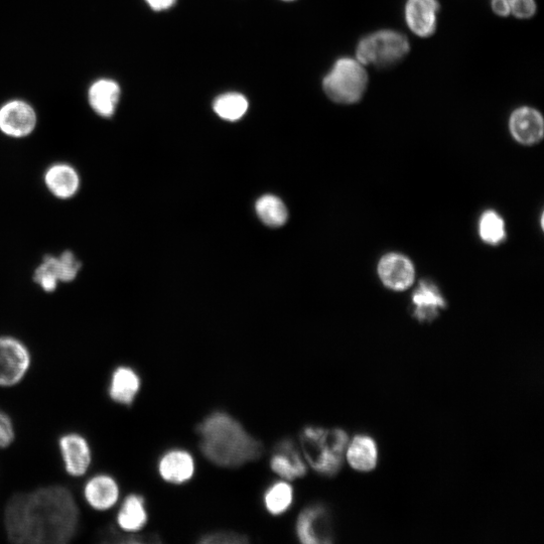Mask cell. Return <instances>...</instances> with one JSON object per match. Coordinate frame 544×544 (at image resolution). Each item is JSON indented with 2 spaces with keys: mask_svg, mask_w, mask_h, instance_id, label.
Wrapping results in <instances>:
<instances>
[{
  "mask_svg": "<svg viewBox=\"0 0 544 544\" xmlns=\"http://www.w3.org/2000/svg\"><path fill=\"white\" fill-rule=\"evenodd\" d=\"M9 539L23 544H64L78 529L79 509L73 494L55 485L15 494L5 516Z\"/></svg>",
  "mask_w": 544,
  "mask_h": 544,
  "instance_id": "6da1fadb",
  "label": "cell"
},
{
  "mask_svg": "<svg viewBox=\"0 0 544 544\" xmlns=\"http://www.w3.org/2000/svg\"><path fill=\"white\" fill-rule=\"evenodd\" d=\"M200 447L204 456L213 464L236 468L258 460L263 454V445L232 417L215 413L206 418L197 429Z\"/></svg>",
  "mask_w": 544,
  "mask_h": 544,
  "instance_id": "7a4b0ae2",
  "label": "cell"
},
{
  "mask_svg": "<svg viewBox=\"0 0 544 544\" xmlns=\"http://www.w3.org/2000/svg\"><path fill=\"white\" fill-rule=\"evenodd\" d=\"M300 441L303 452L312 468L326 476L336 475L343 464L348 436L342 430L305 428Z\"/></svg>",
  "mask_w": 544,
  "mask_h": 544,
  "instance_id": "3957f363",
  "label": "cell"
},
{
  "mask_svg": "<svg viewBox=\"0 0 544 544\" xmlns=\"http://www.w3.org/2000/svg\"><path fill=\"white\" fill-rule=\"evenodd\" d=\"M368 87L365 66L357 59L342 58L323 81L327 96L334 102L353 104L360 101Z\"/></svg>",
  "mask_w": 544,
  "mask_h": 544,
  "instance_id": "277c9868",
  "label": "cell"
},
{
  "mask_svg": "<svg viewBox=\"0 0 544 544\" xmlns=\"http://www.w3.org/2000/svg\"><path fill=\"white\" fill-rule=\"evenodd\" d=\"M410 50V42L404 35L392 30H381L359 41L356 59L364 66L387 67L404 59Z\"/></svg>",
  "mask_w": 544,
  "mask_h": 544,
  "instance_id": "5b68a950",
  "label": "cell"
},
{
  "mask_svg": "<svg viewBox=\"0 0 544 544\" xmlns=\"http://www.w3.org/2000/svg\"><path fill=\"white\" fill-rule=\"evenodd\" d=\"M31 361L24 343L13 337H0V386L19 384L28 373Z\"/></svg>",
  "mask_w": 544,
  "mask_h": 544,
  "instance_id": "8992f818",
  "label": "cell"
},
{
  "mask_svg": "<svg viewBox=\"0 0 544 544\" xmlns=\"http://www.w3.org/2000/svg\"><path fill=\"white\" fill-rule=\"evenodd\" d=\"M80 268L81 262L71 251L64 252L60 257L47 255L36 270L35 282L44 291L52 293L56 290L58 282L74 281Z\"/></svg>",
  "mask_w": 544,
  "mask_h": 544,
  "instance_id": "52a82bcc",
  "label": "cell"
},
{
  "mask_svg": "<svg viewBox=\"0 0 544 544\" xmlns=\"http://www.w3.org/2000/svg\"><path fill=\"white\" fill-rule=\"evenodd\" d=\"M297 533L306 544L332 543L334 533L328 510L316 505L302 511L297 522Z\"/></svg>",
  "mask_w": 544,
  "mask_h": 544,
  "instance_id": "ba28073f",
  "label": "cell"
},
{
  "mask_svg": "<svg viewBox=\"0 0 544 544\" xmlns=\"http://www.w3.org/2000/svg\"><path fill=\"white\" fill-rule=\"evenodd\" d=\"M439 11L438 0H407L404 9L406 25L418 37L429 38L437 30Z\"/></svg>",
  "mask_w": 544,
  "mask_h": 544,
  "instance_id": "9c48e42d",
  "label": "cell"
},
{
  "mask_svg": "<svg viewBox=\"0 0 544 544\" xmlns=\"http://www.w3.org/2000/svg\"><path fill=\"white\" fill-rule=\"evenodd\" d=\"M509 128L514 140L518 143L525 146L535 145L543 138V117L532 107H519L510 116Z\"/></svg>",
  "mask_w": 544,
  "mask_h": 544,
  "instance_id": "30bf717a",
  "label": "cell"
},
{
  "mask_svg": "<svg viewBox=\"0 0 544 544\" xmlns=\"http://www.w3.org/2000/svg\"><path fill=\"white\" fill-rule=\"evenodd\" d=\"M37 124L35 110L26 102L12 101L0 109V129L13 138L31 134Z\"/></svg>",
  "mask_w": 544,
  "mask_h": 544,
  "instance_id": "8fae6325",
  "label": "cell"
},
{
  "mask_svg": "<svg viewBox=\"0 0 544 544\" xmlns=\"http://www.w3.org/2000/svg\"><path fill=\"white\" fill-rule=\"evenodd\" d=\"M382 283L394 291L410 288L415 280V268L410 260L399 254L384 256L378 265Z\"/></svg>",
  "mask_w": 544,
  "mask_h": 544,
  "instance_id": "7c38bea8",
  "label": "cell"
},
{
  "mask_svg": "<svg viewBox=\"0 0 544 544\" xmlns=\"http://www.w3.org/2000/svg\"><path fill=\"white\" fill-rule=\"evenodd\" d=\"M59 445L66 472L73 477L85 475L92 462L87 440L79 434L72 433L63 436Z\"/></svg>",
  "mask_w": 544,
  "mask_h": 544,
  "instance_id": "4fadbf2b",
  "label": "cell"
},
{
  "mask_svg": "<svg viewBox=\"0 0 544 544\" xmlns=\"http://www.w3.org/2000/svg\"><path fill=\"white\" fill-rule=\"evenodd\" d=\"M270 467L286 480H295L307 474V467L290 440L279 443L274 457L271 458Z\"/></svg>",
  "mask_w": 544,
  "mask_h": 544,
  "instance_id": "5bb4252c",
  "label": "cell"
},
{
  "mask_svg": "<svg viewBox=\"0 0 544 544\" xmlns=\"http://www.w3.org/2000/svg\"><path fill=\"white\" fill-rule=\"evenodd\" d=\"M84 497L93 509L106 511L116 504L119 497V487L112 477L97 475L86 483Z\"/></svg>",
  "mask_w": 544,
  "mask_h": 544,
  "instance_id": "9a60e30c",
  "label": "cell"
},
{
  "mask_svg": "<svg viewBox=\"0 0 544 544\" xmlns=\"http://www.w3.org/2000/svg\"><path fill=\"white\" fill-rule=\"evenodd\" d=\"M140 389V376L133 369L120 366L112 374L108 391L113 401L123 405H130Z\"/></svg>",
  "mask_w": 544,
  "mask_h": 544,
  "instance_id": "2e32d148",
  "label": "cell"
},
{
  "mask_svg": "<svg viewBox=\"0 0 544 544\" xmlns=\"http://www.w3.org/2000/svg\"><path fill=\"white\" fill-rule=\"evenodd\" d=\"M45 182L51 193L60 199L72 198L80 186L76 170L65 164L52 166L46 173Z\"/></svg>",
  "mask_w": 544,
  "mask_h": 544,
  "instance_id": "e0dca14e",
  "label": "cell"
},
{
  "mask_svg": "<svg viewBox=\"0 0 544 544\" xmlns=\"http://www.w3.org/2000/svg\"><path fill=\"white\" fill-rule=\"evenodd\" d=\"M119 96L120 88L112 80H99L89 90V102L92 109L103 117H111L114 114Z\"/></svg>",
  "mask_w": 544,
  "mask_h": 544,
  "instance_id": "ac0fdd59",
  "label": "cell"
},
{
  "mask_svg": "<svg viewBox=\"0 0 544 544\" xmlns=\"http://www.w3.org/2000/svg\"><path fill=\"white\" fill-rule=\"evenodd\" d=\"M160 474L164 480L174 484H182L190 480L194 474L192 456L184 451L168 453L160 463Z\"/></svg>",
  "mask_w": 544,
  "mask_h": 544,
  "instance_id": "d6986e66",
  "label": "cell"
},
{
  "mask_svg": "<svg viewBox=\"0 0 544 544\" xmlns=\"http://www.w3.org/2000/svg\"><path fill=\"white\" fill-rule=\"evenodd\" d=\"M148 522L145 500L141 495L131 494L123 502L117 515L119 527L128 533L140 531Z\"/></svg>",
  "mask_w": 544,
  "mask_h": 544,
  "instance_id": "ffe728a7",
  "label": "cell"
},
{
  "mask_svg": "<svg viewBox=\"0 0 544 544\" xmlns=\"http://www.w3.org/2000/svg\"><path fill=\"white\" fill-rule=\"evenodd\" d=\"M414 305L416 318L427 322L439 316V310L445 307V301L436 286L424 282L414 295Z\"/></svg>",
  "mask_w": 544,
  "mask_h": 544,
  "instance_id": "44dd1931",
  "label": "cell"
},
{
  "mask_svg": "<svg viewBox=\"0 0 544 544\" xmlns=\"http://www.w3.org/2000/svg\"><path fill=\"white\" fill-rule=\"evenodd\" d=\"M347 459L355 470L362 472L373 470L377 463L376 444L369 437H355L347 452Z\"/></svg>",
  "mask_w": 544,
  "mask_h": 544,
  "instance_id": "7402d4cb",
  "label": "cell"
},
{
  "mask_svg": "<svg viewBox=\"0 0 544 544\" xmlns=\"http://www.w3.org/2000/svg\"><path fill=\"white\" fill-rule=\"evenodd\" d=\"M256 213L260 220L271 228H279L285 225L289 218V212L284 202L272 195H265L256 202Z\"/></svg>",
  "mask_w": 544,
  "mask_h": 544,
  "instance_id": "603a6c76",
  "label": "cell"
},
{
  "mask_svg": "<svg viewBox=\"0 0 544 544\" xmlns=\"http://www.w3.org/2000/svg\"><path fill=\"white\" fill-rule=\"evenodd\" d=\"M248 109L247 99L238 93L221 95L214 102V111L227 121H237Z\"/></svg>",
  "mask_w": 544,
  "mask_h": 544,
  "instance_id": "cb8c5ba5",
  "label": "cell"
},
{
  "mask_svg": "<svg viewBox=\"0 0 544 544\" xmlns=\"http://www.w3.org/2000/svg\"><path fill=\"white\" fill-rule=\"evenodd\" d=\"M293 499L292 486L286 482H280L271 486L265 494V505L271 514L280 515L291 507Z\"/></svg>",
  "mask_w": 544,
  "mask_h": 544,
  "instance_id": "d4e9b609",
  "label": "cell"
},
{
  "mask_svg": "<svg viewBox=\"0 0 544 544\" xmlns=\"http://www.w3.org/2000/svg\"><path fill=\"white\" fill-rule=\"evenodd\" d=\"M481 238L489 244H498L505 237L504 222L495 212H487L480 222Z\"/></svg>",
  "mask_w": 544,
  "mask_h": 544,
  "instance_id": "484cf974",
  "label": "cell"
},
{
  "mask_svg": "<svg viewBox=\"0 0 544 544\" xmlns=\"http://www.w3.org/2000/svg\"><path fill=\"white\" fill-rule=\"evenodd\" d=\"M102 542L110 543H160L162 539L158 534H134V533H120L114 528H107L101 533Z\"/></svg>",
  "mask_w": 544,
  "mask_h": 544,
  "instance_id": "4316f807",
  "label": "cell"
},
{
  "mask_svg": "<svg viewBox=\"0 0 544 544\" xmlns=\"http://www.w3.org/2000/svg\"><path fill=\"white\" fill-rule=\"evenodd\" d=\"M247 535L234 531H217L208 533L199 540L205 544H242L248 542Z\"/></svg>",
  "mask_w": 544,
  "mask_h": 544,
  "instance_id": "83f0119b",
  "label": "cell"
},
{
  "mask_svg": "<svg viewBox=\"0 0 544 544\" xmlns=\"http://www.w3.org/2000/svg\"><path fill=\"white\" fill-rule=\"evenodd\" d=\"M510 6V14L514 17L527 20L532 18L536 13L535 0H508Z\"/></svg>",
  "mask_w": 544,
  "mask_h": 544,
  "instance_id": "f1b7e54d",
  "label": "cell"
},
{
  "mask_svg": "<svg viewBox=\"0 0 544 544\" xmlns=\"http://www.w3.org/2000/svg\"><path fill=\"white\" fill-rule=\"evenodd\" d=\"M15 441V428L12 419L0 410V449L9 448Z\"/></svg>",
  "mask_w": 544,
  "mask_h": 544,
  "instance_id": "f546056e",
  "label": "cell"
},
{
  "mask_svg": "<svg viewBox=\"0 0 544 544\" xmlns=\"http://www.w3.org/2000/svg\"><path fill=\"white\" fill-rule=\"evenodd\" d=\"M492 10L499 17L510 15V6L508 0H492Z\"/></svg>",
  "mask_w": 544,
  "mask_h": 544,
  "instance_id": "4dcf8cb0",
  "label": "cell"
},
{
  "mask_svg": "<svg viewBox=\"0 0 544 544\" xmlns=\"http://www.w3.org/2000/svg\"><path fill=\"white\" fill-rule=\"evenodd\" d=\"M146 2L156 12L167 11L176 4V0H146Z\"/></svg>",
  "mask_w": 544,
  "mask_h": 544,
  "instance_id": "1f68e13d",
  "label": "cell"
},
{
  "mask_svg": "<svg viewBox=\"0 0 544 544\" xmlns=\"http://www.w3.org/2000/svg\"><path fill=\"white\" fill-rule=\"evenodd\" d=\"M286 2H291V0H286Z\"/></svg>",
  "mask_w": 544,
  "mask_h": 544,
  "instance_id": "d6a6232c",
  "label": "cell"
}]
</instances>
